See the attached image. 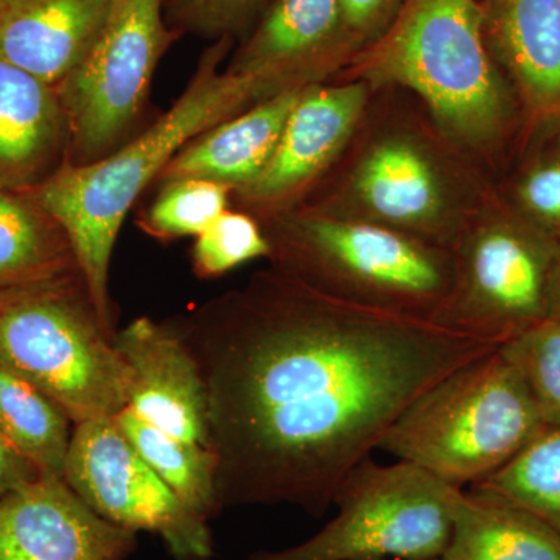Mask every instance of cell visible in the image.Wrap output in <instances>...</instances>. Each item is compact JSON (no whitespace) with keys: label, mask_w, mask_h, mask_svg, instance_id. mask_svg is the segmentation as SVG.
<instances>
[{"label":"cell","mask_w":560,"mask_h":560,"mask_svg":"<svg viewBox=\"0 0 560 560\" xmlns=\"http://www.w3.org/2000/svg\"><path fill=\"white\" fill-rule=\"evenodd\" d=\"M172 326L205 378L220 511L291 504L313 517L420 394L501 348L289 275L261 276Z\"/></svg>","instance_id":"1"},{"label":"cell","mask_w":560,"mask_h":560,"mask_svg":"<svg viewBox=\"0 0 560 560\" xmlns=\"http://www.w3.org/2000/svg\"><path fill=\"white\" fill-rule=\"evenodd\" d=\"M231 44L232 38L213 40L186 91L142 135L128 139L101 161H66L46 183L28 191L68 234L98 318L113 338L110 259L121 224L142 191L202 132L285 88L305 84L283 73L221 72Z\"/></svg>","instance_id":"2"},{"label":"cell","mask_w":560,"mask_h":560,"mask_svg":"<svg viewBox=\"0 0 560 560\" xmlns=\"http://www.w3.org/2000/svg\"><path fill=\"white\" fill-rule=\"evenodd\" d=\"M545 429L521 372L497 349L420 394L378 448L463 489L503 469Z\"/></svg>","instance_id":"3"},{"label":"cell","mask_w":560,"mask_h":560,"mask_svg":"<svg viewBox=\"0 0 560 560\" xmlns=\"http://www.w3.org/2000/svg\"><path fill=\"white\" fill-rule=\"evenodd\" d=\"M480 0H404L360 57L371 79L418 92L453 135L486 143L506 130L512 103L486 38Z\"/></svg>","instance_id":"4"},{"label":"cell","mask_w":560,"mask_h":560,"mask_svg":"<svg viewBox=\"0 0 560 560\" xmlns=\"http://www.w3.org/2000/svg\"><path fill=\"white\" fill-rule=\"evenodd\" d=\"M113 341L80 268L0 289V363L57 401L73 425L128 407L131 372Z\"/></svg>","instance_id":"5"},{"label":"cell","mask_w":560,"mask_h":560,"mask_svg":"<svg viewBox=\"0 0 560 560\" xmlns=\"http://www.w3.org/2000/svg\"><path fill=\"white\" fill-rule=\"evenodd\" d=\"M267 238L285 275L357 307L433 320L455 282V261L382 224L296 217Z\"/></svg>","instance_id":"6"},{"label":"cell","mask_w":560,"mask_h":560,"mask_svg":"<svg viewBox=\"0 0 560 560\" xmlns=\"http://www.w3.org/2000/svg\"><path fill=\"white\" fill-rule=\"evenodd\" d=\"M453 488L418 466L364 459L334 504L338 514L311 539L246 560H434L451 540Z\"/></svg>","instance_id":"7"},{"label":"cell","mask_w":560,"mask_h":560,"mask_svg":"<svg viewBox=\"0 0 560 560\" xmlns=\"http://www.w3.org/2000/svg\"><path fill=\"white\" fill-rule=\"evenodd\" d=\"M164 11L165 0H113L90 49L58 84L72 164L101 161L127 142L154 70L179 36Z\"/></svg>","instance_id":"8"},{"label":"cell","mask_w":560,"mask_h":560,"mask_svg":"<svg viewBox=\"0 0 560 560\" xmlns=\"http://www.w3.org/2000/svg\"><path fill=\"white\" fill-rule=\"evenodd\" d=\"M560 242L525 217L492 221L470 235L447 300L431 323L504 342L548 319Z\"/></svg>","instance_id":"9"},{"label":"cell","mask_w":560,"mask_h":560,"mask_svg":"<svg viewBox=\"0 0 560 560\" xmlns=\"http://www.w3.org/2000/svg\"><path fill=\"white\" fill-rule=\"evenodd\" d=\"M62 478L106 521L160 536L176 560L212 558L208 521L151 469L114 416L73 425Z\"/></svg>","instance_id":"10"},{"label":"cell","mask_w":560,"mask_h":560,"mask_svg":"<svg viewBox=\"0 0 560 560\" xmlns=\"http://www.w3.org/2000/svg\"><path fill=\"white\" fill-rule=\"evenodd\" d=\"M136 534L101 517L57 475L0 497V560H127Z\"/></svg>","instance_id":"11"},{"label":"cell","mask_w":560,"mask_h":560,"mask_svg":"<svg viewBox=\"0 0 560 560\" xmlns=\"http://www.w3.org/2000/svg\"><path fill=\"white\" fill-rule=\"evenodd\" d=\"M113 342L131 372L128 408L164 433L212 448L205 378L172 323L142 316Z\"/></svg>","instance_id":"12"},{"label":"cell","mask_w":560,"mask_h":560,"mask_svg":"<svg viewBox=\"0 0 560 560\" xmlns=\"http://www.w3.org/2000/svg\"><path fill=\"white\" fill-rule=\"evenodd\" d=\"M364 103L366 90L361 84L305 88L271 161L249 186L238 190L241 198L250 205L272 206L298 194L337 156Z\"/></svg>","instance_id":"13"},{"label":"cell","mask_w":560,"mask_h":560,"mask_svg":"<svg viewBox=\"0 0 560 560\" xmlns=\"http://www.w3.org/2000/svg\"><path fill=\"white\" fill-rule=\"evenodd\" d=\"M68 153V117L57 88L0 60V190H35Z\"/></svg>","instance_id":"14"},{"label":"cell","mask_w":560,"mask_h":560,"mask_svg":"<svg viewBox=\"0 0 560 560\" xmlns=\"http://www.w3.org/2000/svg\"><path fill=\"white\" fill-rule=\"evenodd\" d=\"M490 51L534 125L560 124V0H486Z\"/></svg>","instance_id":"15"},{"label":"cell","mask_w":560,"mask_h":560,"mask_svg":"<svg viewBox=\"0 0 560 560\" xmlns=\"http://www.w3.org/2000/svg\"><path fill=\"white\" fill-rule=\"evenodd\" d=\"M113 0H0V60L57 88L101 32Z\"/></svg>","instance_id":"16"},{"label":"cell","mask_w":560,"mask_h":560,"mask_svg":"<svg viewBox=\"0 0 560 560\" xmlns=\"http://www.w3.org/2000/svg\"><path fill=\"white\" fill-rule=\"evenodd\" d=\"M355 44L340 0H272L228 69L283 73L307 83Z\"/></svg>","instance_id":"17"},{"label":"cell","mask_w":560,"mask_h":560,"mask_svg":"<svg viewBox=\"0 0 560 560\" xmlns=\"http://www.w3.org/2000/svg\"><path fill=\"white\" fill-rule=\"evenodd\" d=\"M305 88H285L202 132L168 162L158 180L208 179L231 190L245 189L271 161Z\"/></svg>","instance_id":"18"},{"label":"cell","mask_w":560,"mask_h":560,"mask_svg":"<svg viewBox=\"0 0 560 560\" xmlns=\"http://www.w3.org/2000/svg\"><path fill=\"white\" fill-rule=\"evenodd\" d=\"M440 560H560V536L499 493L460 489Z\"/></svg>","instance_id":"19"},{"label":"cell","mask_w":560,"mask_h":560,"mask_svg":"<svg viewBox=\"0 0 560 560\" xmlns=\"http://www.w3.org/2000/svg\"><path fill=\"white\" fill-rule=\"evenodd\" d=\"M355 190L372 215L390 226L430 230L440 219V180L411 143L388 140L371 150L357 172Z\"/></svg>","instance_id":"20"},{"label":"cell","mask_w":560,"mask_h":560,"mask_svg":"<svg viewBox=\"0 0 560 560\" xmlns=\"http://www.w3.org/2000/svg\"><path fill=\"white\" fill-rule=\"evenodd\" d=\"M66 231L28 194L0 190V289L77 270Z\"/></svg>","instance_id":"21"},{"label":"cell","mask_w":560,"mask_h":560,"mask_svg":"<svg viewBox=\"0 0 560 560\" xmlns=\"http://www.w3.org/2000/svg\"><path fill=\"white\" fill-rule=\"evenodd\" d=\"M72 423L43 389L0 363V433L40 475L65 477Z\"/></svg>","instance_id":"22"},{"label":"cell","mask_w":560,"mask_h":560,"mask_svg":"<svg viewBox=\"0 0 560 560\" xmlns=\"http://www.w3.org/2000/svg\"><path fill=\"white\" fill-rule=\"evenodd\" d=\"M114 419L139 455L187 506L206 521L219 514L217 455L212 448L164 433L128 407Z\"/></svg>","instance_id":"23"},{"label":"cell","mask_w":560,"mask_h":560,"mask_svg":"<svg viewBox=\"0 0 560 560\" xmlns=\"http://www.w3.org/2000/svg\"><path fill=\"white\" fill-rule=\"evenodd\" d=\"M471 488L514 501L560 536V427H547L503 469Z\"/></svg>","instance_id":"24"},{"label":"cell","mask_w":560,"mask_h":560,"mask_svg":"<svg viewBox=\"0 0 560 560\" xmlns=\"http://www.w3.org/2000/svg\"><path fill=\"white\" fill-rule=\"evenodd\" d=\"M162 191L140 221L143 231L160 241L198 237L228 210L231 189L208 179H176Z\"/></svg>","instance_id":"25"},{"label":"cell","mask_w":560,"mask_h":560,"mask_svg":"<svg viewBox=\"0 0 560 560\" xmlns=\"http://www.w3.org/2000/svg\"><path fill=\"white\" fill-rule=\"evenodd\" d=\"M503 355L517 368L547 427H560V316L504 342Z\"/></svg>","instance_id":"26"},{"label":"cell","mask_w":560,"mask_h":560,"mask_svg":"<svg viewBox=\"0 0 560 560\" xmlns=\"http://www.w3.org/2000/svg\"><path fill=\"white\" fill-rule=\"evenodd\" d=\"M271 256L267 235L253 217L226 210L198 235L191 250L200 278H217L259 257Z\"/></svg>","instance_id":"27"},{"label":"cell","mask_w":560,"mask_h":560,"mask_svg":"<svg viewBox=\"0 0 560 560\" xmlns=\"http://www.w3.org/2000/svg\"><path fill=\"white\" fill-rule=\"evenodd\" d=\"M272 0H165V20L179 35L234 38L246 31Z\"/></svg>","instance_id":"28"},{"label":"cell","mask_w":560,"mask_h":560,"mask_svg":"<svg viewBox=\"0 0 560 560\" xmlns=\"http://www.w3.org/2000/svg\"><path fill=\"white\" fill-rule=\"evenodd\" d=\"M515 195L521 215L560 242V143L530 162Z\"/></svg>","instance_id":"29"},{"label":"cell","mask_w":560,"mask_h":560,"mask_svg":"<svg viewBox=\"0 0 560 560\" xmlns=\"http://www.w3.org/2000/svg\"><path fill=\"white\" fill-rule=\"evenodd\" d=\"M404 0H340L346 27L357 44L386 31Z\"/></svg>","instance_id":"30"},{"label":"cell","mask_w":560,"mask_h":560,"mask_svg":"<svg viewBox=\"0 0 560 560\" xmlns=\"http://www.w3.org/2000/svg\"><path fill=\"white\" fill-rule=\"evenodd\" d=\"M39 471L0 433V497L39 477Z\"/></svg>","instance_id":"31"},{"label":"cell","mask_w":560,"mask_h":560,"mask_svg":"<svg viewBox=\"0 0 560 560\" xmlns=\"http://www.w3.org/2000/svg\"><path fill=\"white\" fill-rule=\"evenodd\" d=\"M560 316V248L552 268L550 290H548V318Z\"/></svg>","instance_id":"32"},{"label":"cell","mask_w":560,"mask_h":560,"mask_svg":"<svg viewBox=\"0 0 560 560\" xmlns=\"http://www.w3.org/2000/svg\"><path fill=\"white\" fill-rule=\"evenodd\" d=\"M434 560H440V559H434Z\"/></svg>","instance_id":"33"}]
</instances>
